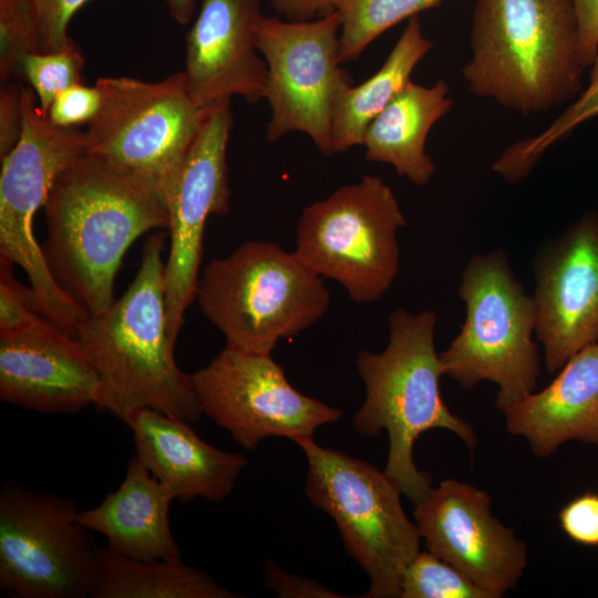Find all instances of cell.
<instances>
[{
	"label": "cell",
	"instance_id": "28",
	"mask_svg": "<svg viewBox=\"0 0 598 598\" xmlns=\"http://www.w3.org/2000/svg\"><path fill=\"white\" fill-rule=\"evenodd\" d=\"M85 60L76 43L56 52H35L23 55L17 76L24 79L34 91L44 114L68 87L82 83Z\"/></svg>",
	"mask_w": 598,
	"mask_h": 598
},
{
	"label": "cell",
	"instance_id": "34",
	"mask_svg": "<svg viewBox=\"0 0 598 598\" xmlns=\"http://www.w3.org/2000/svg\"><path fill=\"white\" fill-rule=\"evenodd\" d=\"M265 584L272 588L279 597L286 598H336L343 597L329 590L321 584L302 576L286 573L274 561L267 560L264 566Z\"/></svg>",
	"mask_w": 598,
	"mask_h": 598
},
{
	"label": "cell",
	"instance_id": "2",
	"mask_svg": "<svg viewBox=\"0 0 598 598\" xmlns=\"http://www.w3.org/2000/svg\"><path fill=\"white\" fill-rule=\"evenodd\" d=\"M165 236L158 231L146 240L125 293L83 320L75 334L100 378L95 408L126 424L143 409L188 422L204 414L193 374L178 368L167 333Z\"/></svg>",
	"mask_w": 598,
	"mask_h": 598
},
{
	"label": "cell",
	"instance_id": "21",
	"mask_svg": "<svg viewBox=\"0 0 598 598\" xmlns=\"http://www.w3.org/2000/svg\"><path fill=\"white\" fill-rule=\"evenodd\" d=\"M169 492L136 455L122 484L94 508L80 511L79 522L104 535L113 550L140 560L182 559L169 525Z\"/></svg>",
	"mask_w": 598,
	"mask_h": 598
},
{
	"label": "cell",
	"instance_id": "9",
	"mask_svg": "<svg viewBox=\"0 0 598 598\" xmlns=\"http://www.w3.org/2000/svg\"><path fill=\"white\" fill-rule=\"evenodd\" d=\"M21 95L22 133L1 159L0 256L23 268L39 312L75 336L89 315L55 282L35 240L33 219L60 173L84 153V132L53 125L32 89L21 85Z\"/></svg>",
	"mask_w": 598,
	"mask_h": 598
},
{
	"label": "cell",
	"instance_id": "27",
	"mask_svg": "<svg viewBox=\"0 0 598 598\" xmlns=\"http://www.w3.org/2000/svg\"><path fill=\"white\" fill-rule=\"evenodd\" d=\"M401 598H495L455 567L429 550L420 551L404 571Z\"/></svg>",
	"mask_w": 598,
	"mask_h": 598
},
{
	"label": "cell",
	"instance_id": "8",
	"mask_svg": "<svg viewBox=\"0 0 598 598\" xmlns=\"http://www.w3.org/2000/svg\"><path fill=\"white\" fill-rule=\"evenodd\" d=\"M405 225L392 188L367 174L303 209L292 252L317 276L343 286L352 301L374 302L399 272L398 231Z\"/></svg>",
	"mask_w": 598,
	"mask_h": 598
},
{
	"label": "cell",
	"instance_id": "15",
	"mask_svg": "<svg viewBox=\"0 0 598 598\" xmlns=\"http://www.w3.org/2000/svg\"><path fill=\"white\" fill-rule=\"evenodd\" d=\"M535 334L548 373L598 342V213L585 212L533 260Z\"/></svg>",
	"mask_w": 598,
	"mask_h": 598
},
{
	"label": "cell",
	"instance_id": "5",
	"mask_svg": "<svg viewBox=\"0 0 598 598\" xmlns=\"http://www.w3.org/2000/svg\"><path fill=\"white\" fill-rule=\"evenodd\" d=\"M196 300L224 334L226 348L271 354L279 340L300 334L323 317L330 293L293 252L249 240L206 265Z\"/></svg>",
	"mask_w": 598,
	"mask_h": 598
},
{
	"label": "cell",
	"instance_id": "12",
	"mask_svg": "<svg viewBox=\"0 0 598 598\" xmlns=\"http://www.w3.org/2000/svg\"><path fill=\"white\" fill-rule=\"evenodd\" d=\"M338 11L310 21H281L260 14L256 47L267 65L265 99L270 106L266 138L307 134L323 155H332L331 125L336 100L353 84L339 60Z\"/></svg>",
	"mask_w": 598,
	"mask_h": 598
},
{
	"label": "cell",
	"instance_id": "24",
	"mask_svg": "<svg viewBox=\"0 0 598 598\" xmlns=\"http://www.w3.org/2000/svg\"><path fill=\"white\" fill-rule=\"evenodd\" d=\"M93 598H235L206 571L178 560H140L100 547Z\"/></svg>",
	"mask_w": 598,
	"mask_h": 598
},
{
	"label": "cell",
	"instance_id": "4",
	"mask_svg": "<svg viewBox=\"0 0 598 598\" xmlns=\"http://www.w3.org/2000/svg\"><path fill=\"white\" fill-rule=\"evenodd\" d=\"M435 310L412 313L395 309L388 318L389 342L380 353L362 350L355 364L365 385V400L353 416L355 431L368 437L385 430L389 455L384 473L415 505L432 488V478L413 461V446L427 430L456 434L473 453L477 439L471 424L442 400V373L435 349Z\"/></svg>",
	"mask_w": 598,
	"mask_h": 598
},
{
	"label": "cell",
	"instance_id": "18",
	"mask_svg": "<svg viewBox=\"0 0 598 598\" xmlns=\"http://www.w3.org/2000/svg\"><path fill=\"white\" fill-rule=\"evenodd\" d=\"M259 0H202L186 37L188 91L198 107L237 95L265 99L267 65L256 53Z\"/></svg>",
	"mask_w": 598,
	"mask_h": 598
},
{
	"label": "cell",
	"instance_id": "3",
	"mask_svg": "<svg viewBox=\"0 0 598 598\" xmlns=\"http://www.w3.org/2000/svg\"><path fill=\"white\" fill-rule=\"evenodd\" d=\"M470 92L523 115L574 101L586 70L571 0H476Z\"/></svg>",
	"mask_w": 598,
	"mask_h": 598
},
{
	"label": "cell",
	"instance_id": "25",
	"mask_svg": "<svg viewBox=\"0 0 598 598\" xmlns=\"http://www.w3.org/2000/svg\"><path fill=\"white\" fill-rule=\"evenodd\" d=\"M586 87L566 110L539 134L509 145L493 163V171L508 183L524 179L544 153L579 125L598 116V52L589 66Z\"/></svg>",
	"mask_w": 598,
	"mask_h": 598
},
{
	"label": "cell",
	"instance_id": "31",
	"mask_svg": "<svg viewBox=\"0 0 598 598\" xmlns=\"http://www.w3.org/2000/svg\"><path fill=\"white\" fill-rule=\"evenodd\" d=\"M89 0H32L39 19L41 52H56L75 44L68 34L74 13Z\"/></svg>",
	"mask_w": 598,
	"mask_h": 598
},
{
	"label": "cell",
	"instance_id": "10",
	"mask_svg": "<svg viewBox=\"0 0 598 598\" xmlns=\"http://www.w3.org/2000/svg\"><path fill=\"white\" fill-rule=\"evenodd\" d=\"M76 504L12 480L0 488V589L19 598L93 597L99 551Z\"/></svg>",
	"mask_w": 598,
	"mask_h": 598
},
{
	"label": "cell",
	"instance_id": "35",
	"mask_svg": "<svg viewBox=\"0 0 598 598\" xmlns=\"http://www.w3.org/2000/svg\"><path fill=\"white\" fill-rule=\"evenodd\" d=\"M23 124L21 85L4 84L0 91V158L18 144Z\"/></svg>",
	"mask_w": 598,
	"mask_h": 598
},
{
	"label": "cell",
	"instance_id": "29",
	"mask_svg": "<svg viewBox=\"0 0 598 598\" xmlns=\"http://www.w3.org/2000/svg\"><path fill=\"white\" fill-rule=\"evenodd\" d=\"M40 51L39 19L32 0H0V80L17 76L18 63Z\"/></svg>",
	"mask_w": 598,
	"mask_h": 598
},
{
	"label": "cell",
	"instance_id": "36",
	"mask_svg": "<svg viewBox=\"0 0 598 598\" xmlns=\"http://www.w3.org/2000/svg\"><path fill=\"white\" fill-rule=\"evenodd\" d=\"M575 10L578 33L579 54L588 69L598 52V0H571Z\"/></svg>",
	"mask_w": 598,
	"mask_h": 598
},
{
	"label": "cell",
	"instance_id": "13",
	"mask_svg": "<svg viewBox=\"0 0 598 598\" xmlns=\"http://www.w3.org/2000/svg\"><path fill=\"white\" fill-rule=\"evenodd\" d=\"M203 413L255 451L270 436L296 441L341 417V411L297 391L271 354L225 348L193 373Z\"/></svg>",
	"mask_w": 598,
	"mask_h": 598
},
{
	"label": "cell",
	"instance_id": "19",
	"mask_svg": "<svg viewBox=\"0 0 598 598\" xmlns=\"http://www.w3.org/2000/svg\"><path fill=\"white\" fill-rule=\"evenodd\" d=\"M127 425L134 434L135 455L181 503L223 501L248 465L243 454L206 443L185 420L143 409Z\"/></svg>",
	"mask_w": 598,
	"mask_h": 598
},
{
	"label": "cell",
	"instance_id": "11",
	"mask_svg": "<svg viewBox=\"0 0 598 598\" xmlns=\"http://www.w3.org/2000/svg\"><path fill=\"white\" fill-rule=\"evenodd\" d=\"M95 84L102 105L84 131V153L155 181L165 196L212 106L194 103L185 72L157 82L118 76Z\"/></svg>",
	"mask_w": 598,
	"mask_h": 598
},
{
	"label": "cell",
	"instance_id": "7",
	"mask_svg": "<svg viewBox=\"0 0 598 598\" xmlns=\"http://www.w3.org/2000/svg\"><path fill=\"white\" fill-rule=\"evenodd\" d=\"M307 463L306 494L337 524L347 553L364 569V598H399L421 535L405 515L398 485L370 463L324 448L313 437L295 441Z\"/></svg>",
	"mask_w": 598,
	"mask_h": 598
},
{
	"label": "cell",
	"instance_id": "26",
	"mask_svg": "<svg viewBox=\"0 0 598 598\" xmlns=\"http://www.w3.org/2000/svg\"><path fill=\"white\" fill-rule=\"evenodd\" d=\"M442 0H332L341 17L339 60H357L379 35Z\"/></svg>",
	"mask_w": 598,
	"mask_h": 598
},
{
	"label": "cell",
	"instance_id": "14",
	"mask_svg": "<svg viewBox=\"0 0 598 598\" xmlns=\"http://www.w3.org/2000/svg\"><path fill=\"white\" fill-rule=\"evenodd\" d=\"M231 125L230 100L212 105L165 195L171 240L165 261L166 323L174 344L185 311L196 299L206 220L230 209L226 148Z\"/></svg>",
	"mask_w": 598,
	"mask_h": 598
},
{
	"label": "cell",
	"instance_id": "17",
	"mask_svg": "<svg viewBox=\"0 0 598 598\" xmlns=\"http://www.w3.org/2000/svg\"><path fill=\"white\" fill-rule=\"evenodd\" d=\"M101 383L81 342L48 319L0 334V399L41 413H76L100 400Z\"/></svg>",
	"mask_w": 598,
	"mask_h": 598
},
{
	"label": "cell",
	"instance_id": "20",
	"mask_svg": "<svg viewBox=\"0 0 598 598\" xmlns=\"http://www.w3.org/2000/svg\"><path fill=\"white\" fill-rule=\"evenodd\" d=\"M503 413L507 431L525 437L538 457L568 441L598 447V342L574 354L545 389Z\"/></svg>",
	"mask_w": 598,
	"mask_h": 598
},
{
	"label": "cell",
	"instance_id": "32",
	"mask_svg": "<svg viewBox=\"0 0 598 598\" xmlns=\"http://www.w3.org/2000/svg\"><path fill=\"white\" fill-rule=\"evenodd\" d=\"M102 94L96 84H74L60 93L48 111L49 121L59 127L70 128L89 124L99 113Z\"/></svg>",
	"mask_w": 598,
	"mask_h": 598
},
{
	"label": "cell",
	"instance_id": "37",
	"mask_svg": "<svg viewBox=\"0 0 598 598\" xmlns=\"http://www.w3.org/2000/svg\"><path fill=\"white\" fill-rule=\"evenodd\" d=\"M274 9L290 21H310L333 12L332 0H270Z\"/></svg>",
	"mask_w": 598,
	"mask_h": 598
},
{
	"label": "cell",
	"instance_id": "16",
	"mask_svg": "<svg viewBox=\"0 0 598 598\" xmlns=\"http://www.w3.org/2000/svg\"><path fill=\"white\" fill-rule=\"evenodd\" d=\"M491 502L485 491L447 478L415 504L413 515L430 553L499 598L516 588L528 557L514 529L493 516Z\"/></svg>",
	"mask_w": 598,
	"mask_h": 598
},
{
	"label": "cell",
	"instance_id": "30",
	"mask_svg": "<svg viewBox=\"0 0 598 598\" xmlns=\"http://www.w3.org/2000/svg\"><path fill=\"white\" fill-rule=\"evenodd\" d=\"M13 265L0 256V334L21 332L47 319L37 309L31 287L16 279Z\"/></svg>",
	"mask_w": 598,
	"mask_h": 598
},
{
	"label": "cell",
	"instance_id": "6",
	"mask_svg": "<svg viewBox=\"0 0 598 598\" xmlns=\"http://www.w3.org/2000/svg\"><path fill=\"white\" fill-rule=\"evenodd\" d=\"M458 297L466 317L440 354L443 375L472 390L483 380L499 391L502 412L535 392L540 373L535 303L515 277L502 249L474 255L464 268Z\"/></svg>",
	"mask_w": 598,
	"mask_h": 598
},
{
	"label": "cell",
	"instance_id": "33",
	"mask_svg": "<svg viewBox=\"0 0 598 598\" xmlns=\"http://www.w3.org/2000/svg\"><path fill=\"white\" fill-rule=\"evenodd\" d=\"M565 534L574 542L598 546V493L587 492L567 503L558 515Z\"/></svg>",
	"mask_w": 598,
	"mask_h": 598
},
{
	"label": "cell",
	"instance_id": "22",
	"mask_svg": "<svg viewBox=\"0 0 598 598\" xmlns=\"http://www.w3.org/2000/svg\"><path fill=\"white\" fill-rule=\"evenodd\" d=\"M448 91L444 79L432 86L410 81L368 125L365 159L390 164L417 186L429 184L436 166L425 142L432 126L451 111Z\"/></svg>",
	"mask_w": 598,
	"mask_h": 598
},
{
	"label": "cell",
	"instance_id": "1",
	"mask_svg": "<svg viewBox=\"0 0 598 598\" xmlns=\"http://www.w3.org/2000/svg\"><path fill=\"white\" fill-rule=\"evenodd\" d=\"M45 262L61 290L89 316L116 300L114 280L133 241L168 228L159 185L83 153L56 177L44 204Z\"/></svg>",
	"mask_w": 598,
	"mask_h": 598
},
{
	"label": "cell",
	"instance_id": "23",
	"mask_svg": "<svg viewBox=\"0 0 598 598\" xmlns=\"http://www.w3.org/2000/svg\"><path fill=\"white\" fill-rule=\"evenodd\" d=\"M432 47V41L423 34L419 16H413L382 68L360 85H349L340 92L332 114L333 154L363 144L370 122L411 81L414 68Z\"/></svg>",
	"mask_w": 598,
	"mask_h": 598
},
{
	"label": "cell",
	"instance_id": "38",
	"mask_svg": "<svg viewBox=\"0 0 598 598\" xmlns=\"http://www.w3.org/2000/svg\"><path fill=\"white\" fill-rule=\"evenodd\" d=\"M172 18L179 24L190 21L196 0H165Z\"/></svg>",
	"mask_w": 598,
	"mask_h": 598
}]
</instances>
